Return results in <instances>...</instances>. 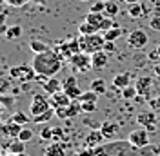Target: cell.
<instances>
[{"mask_svg": "<svg viewBox=\"0 0 160 156\" xmlns=\"http://www.w3.org/2000/svg\"><path fill=\"white\" fill-rule=\"evenodd\" d=\"M95 156H155V145L135 147L129 140H109L93 147Z\"/></svg>", "mask_w": 160, "mask_h": 156, "instance_id": "6da1fadb", "label": "cell"}, {"mask_svg": "<svg viewBox=\"0 0 160 156\" xmlns=\"http://www.w3.org/2000/svg\"><path fill=\"white\" fill-rule=\"evenodd\" d=\"M62 56L55 49H48L44 53H38L35 55V58L31 62V66L35 69L37 76H46V78H51V76H57L62 69Z\"/></svg>", "mask_w": 160, "mask_h": 156, "instance_id": "7a4b0ae2", "label": "cell"}, {"mask_svg": "<svg viewBox=\"0 0 160 156\" xmlns=\"http://www.w3.org/2000/svg\"><path fill=\"white\" fill-rule=\"evenodd\" d=\"M78 44H80V51L93 55V53L104 51L106 38H104V35H102V33H95V35H80Z\"/></svg>", "mask_w": 160, "mask_h": 156, "instance_id": "3957f363", "label": "cell"}, {"mask_svg": "<svg viewBox=\"0 0 160 156\" xmlns=\"http://www.w3.org/2000/svg\"><path fill=\"white\" fill-rule=\"evenodd\" d=\"M9 76L17 82H31L37 78V73L33 66H28V64H20V66H15V67L9 69Z\"/></svg>", "mask_w": 160, "mask_h": 156, "instance_id": "277c9868", "label": "cell"}, {"mask_svg": "<svg viewBox=\"0 0 160 156\" xmlns=\"http://www.w3.org/2000/svg\"><path fill=\"white\" fill-rule=\"evenodd\" d=\"M69 64L75 73H86L88 69H93V66H91V55L89 53H84V51L75 53L69 58Z\"/></svg>", "mask_w": 160, "mask_h": 156, "instance_id": "5b68a950", "label": "cell"}, {"mask_svg": "<svg viewBox=\"0 0 160 156\" xmlns=\"http://www.w3.org/2000/svg\"><path fill=\"white\" fill-rule=\"evenodd\" d=\"M51 109V100L46 98L42 93H35L33 98H31V105H29V113L31 116H38L42 113L49 111Z\"/></svg>", "mask_w": 160, "mask_h": 156, "instance_id": "8992f818", "label": "cell"}, {"mask_svg": "<svg viewBox=\"0 0 160 156\" xmlns=\"http://www.w3.org/2000/svg\"><path fill=\"white\" fill-rule=\"evenodd\" d=\"M137 122H138L140 127H144L148 133H155L157 129L160 127L158 124V116H157V113L155 111H144V113H140L138 116H137Z\"/></svg>", "mask_w": 160, "mask_h": 156, "instance_id": "52a82bcc", "label": "cell"}, {"mask_svg": "<svg viewBox=\"0 0 160 156\" xmlns=\"http://www.w3.org/2000/svg\"><path fill=\"white\" fill-rule=\"evenodd\" d=\"M148 42H149V37H148V33L144 29H131L129 35H128V46H129L131 49H137V51H140V49H144L146 46H148Z\"/></svg>", "mask_w": 160, "mask_h": 156, "instance_id": "ba28073f", "label": "cell"}, {"mask_svg": "<svg viewBox=\"0 0 160 156\" xmlns=\"http://www.w3.org/2000/svg\"><path fill=\"white\" fill-rule=\"evenodd\" d=\"M38 78V82L42 84V89H44V93L46 95H55V93H58L62 91V80H58V76H51V78H46V76H37Z\"/></svg>", "mask_w": 160, "mask_h": 156, "instance_id": "9c48e42d", "label": "cell"}, {"mask_svg": "<svg viewBox=\"0 0 160 156\" xmlns=\"http://www.w3.org/2000/svg\"><path fill=\"white\" fill-rule=\"evenodd\" d=\"M57 53H58L62 58L69 60L75 53H78L80 51V44H78V38L77 40H68L66 44H60V46H57V49H55Z\"/></svg>", "mask_w": 160, "mask_h": 156, "instance_id": "30bf717a", "label": "cell"}, {"mask_svg": "<svg viewBox=\"0 0 160 156\" xmlns=\"http://www.w3.org/2000/svg\"><path fill=\"white\" fill-rule=\"evenodd\" d=\"M128 140H129L135 147H148L149 145V133H148L144 127H140L137 131H131Z\"/></svg>", "mask_w": 160, "mask_h": 156, "instance_id": "8fae6325", "label": "cell"}, {"mask_svg": "<svg viewBox=\"0 0 160 156\" xmlns=\"http://www.w3.org/2000/svg\"><path fill=\"white\" fill-rule=\"evenodd\" d=\"M71 100L69 96H68V93L62 89V91H58V93H55V95H51V107L57 109V107H69L71 105Z\"/></svg>", "mask_w": 160, "mask_h": 156, "instance_id": "7c38bea8", "label": "cell"}, {"mask_svg": "<svg viewBox=\"0 0 160 156\" xmlns=\"http://www.w3.org/2000/svg\"><path fill=\"white\" fill-rule=\"evenodd\" d=\"M102 144H106V136L102 134L100 129H95V131H89L88 133V138H86V147H98Z\"/></svg>", "mask_w": 160, "mask_h": 156, "instance_id": "4fadbf2b", "label": "cell"}, {"mask_svg": "<svg viewBox=\"0 0 160 156\" xmlns=\"http://www.w3.org/2000/svg\"><path fill=\"white\" fill-rule=\"evenodd\" d=\"M22 127L24 125H18V124H15V122H8V124H2L0 125V133L4 134V136H9V138H18L20 131H22Z\"/></svg>", "mask_w": 160, "mask_h": 156, "instance_id": "5bb4252c", "label": "cell"}, {"mask_svg": "<svg viewBox=\"0 0 160 156\" xmlns=\"http://www.w3.org/2000/svg\"><path fill=\"white\" fill-rule=\"evenodd\" d=\"M151 85H153V80H151L149 76H140L138 80H137V84H135V87H137V91H138V95L148 96V98H149ZM149 100H151V98H149Z\"/></svg>", "mask_w": 160, "mask_h": 156, "instance_id": "9a60e30c", "label": "cell"}, {"mask_svg": "<svg viewBox=\"0 0 160 156\" xmlns=\"http://www.w3.org/2000/svg\"><path fill=\"white\" fill-rule=\"evenodd\" d=\"M113 85L117 89H126L131 85V73H128V71H124V73H118V75H115L113 76Z\"/></svg>", "mask_w": 160, "mask_h": 156, "instance_id": "2e32d148", "label": "cell"}, {"mask_svg": "<svg viewBox=\"0 0 160 156\" xmlns=\"http://www.w3.org/2000/svg\"><path fill=\"white\" fill-rule=\"evenodd\" d=\"M91 66L93 69H104L108 66V53L106 51H98L91 55Z\"/></svg>", "mask_w": 160, "mask_h": 156, "instance_id": "e0dca14e", "label": "cell"}, {"mask_svg": "<svg viewBox=\"0 0 160 156\" xmlns=\"http://www.w3.org/2000/svg\"><path fill=\"white\" fill-rule=\"evenodd\" d=\"M44 156H66L64 145L58 142H51L48 147H44Z\"/></svg>", "mask_w": 160, "mask_h": 156, "instance_id": "ac0fdd59", "label": "cell"}, {"mask_svg": "<svg viewBox=\"0 0 160 156\" xmlns=\"http://www.w3.org/2000/svg\"><path fill=\"white\" fill-rule=\"evenodd\" d=\"M100 131L106 136V140H111V138L118 133V124H115V122H104L100 125Z\"/></svg>", "mask_w": 160, "mask_h": 156, "instance_id": "d6986e66", "label": "cell"}, {"mask_svg": "<svg viewBox=\"0 0 160 156\" xmlns=\"http://www.w3.org/2000/svg\"><path fill=\"white\" fill-rule=\"evenodd\" d=\"M146 15V11H144V6L142 4H128V17L133 20H137V18H142Z\"/></svg>", "mask_w": 160, "mask_h": 156, "instance_id": "ffe728a7", "label": "cell"}, {"mask_svg": "<svg viewBox=\"0 0 160 156\" xmlns=\"http://www.w3.org/2000/svg\"><path fill=\"white\" fill-rule=\"evenodd\" d=\"M24 151H26V142H22L20 138H13L9 144V153L15 156H20L24 154Z\"/></svg>", "mask_w": 160, "mask_h": 156, "instance_id": "44dd1931", "label": "cell"}, {"mask_svg": "<svg viewBox=\"0 0 160 156\" xmlns=\"http://www.w3.org/2000/svg\"><path fill=\"white\" fill-rule=\"evenodd\" d=\"M104 18H106V15L104 13H88L86 15V22H89L91 26H95L97 29H98V33H100V26H102V22H104Z\"/></svg>", "mask_w": 160, "mask_h": 156, "instance_id": "7402d4cb", "label": "cell"}, {"mask_svg": "<svg viewBox=\"0 0 160 156\" xmlns=\"http://www.w3.org/2000/svg\"><path fill=\"white\" fill-rule=\"evenodd\" d=\"M89 89L91 91H95L97 95H104V93L108 91V84H106L104 78H95V80L89 84Z\"/></svg>", "mask_w": 160, "mask_h": 156, "instance_id": "603a6c76", "label": "cell"}, {"mask_svg": "<svg viewBox=\"0 0 160 156\" xmlns=\"http://www.w3.org/2000/svg\"><path fill=\"white\" fill-rule=\"evenodd\" d=\"M118 4L117 2H113V0H106V9H104V15L106 17H111V18H115L117 15H118Z\"/></svg>", "mask_w": 160, "mask_h": 156, "instance_id": "cb8c5ba5", "label": "cell"}, {"mask_svg": "<svg viewBox=\"0 0 160 156\" xmlns=\"http://www.w3.org/2000/svg\"><path fill=\"white\" fill-rule=\"evenodd\" d=\"M29 47L31 51L35 53V55H38V53H44V51H48V49H51L46 42H42V40H31L29 42Z\"/></svg>", "mask_w": 160, "mask_h": 156, "instance_id": "d4e9b609", "label": "cell"}, {"mask_svg": "<svg viewBox=\"0 0 160 156\" xmlns=\"http://www.w3.org/2000/svg\"><path fill=\"white\" fill-rule=\"evenodd\" d=\"M102 35H104L106 42H117V38H120V35H122V29H120V26H118V27H113L109 31H104Z\"/></svg>", "mask_w": 160, "mask_h": 156, "instance_id": "484cf974", "label": "cell"}, {"mask_svg": "<svg viewBox=\"0 0 160 156\" xmlns=\"http://www.w3.org/2000/svg\"><path fill=\"white\" fill-rule=\"evenodd\" d=\"M55 116V109L51 107L49 111H46V113H42L38 116H31V120L35 122V124H44V122H49L51 118Z\"/></svg>", "mask_w": 160, "mask_h": 156, "instance_id": "4316f807", "label": "cell"}, {"mask_svg": "<svg viewBox=\"0 0 160 156\" xmlns=\"http://www.w3.org/2000/svg\"><path fill=\"white\" fill-rule=\"evenodd\" d=\"M78 31H80V35H95V33H98V29L95 26H91L89 22H86V20L78 26Z\"/></svg>", "mask_w": 160, "mask_h": 156, "instance_id": "83f0119b", "label": "cell"}, {"mask_svg": "<svg viewBox=\"0 0 160 156\" xmlns=\"http://www.w3.org/2000/svg\"><path fill=\"white\" fill-rule=\"evenodd\" d=\"M120 93H122V98H124V100H135V98L138 96V91H137L135 85H129V87L122 89Z\"/></svg>", "mask_w": 160, "mask_h": 156, "instance_id": "f1b7e54d", "label": "cell"}, {"mask_svg": "<svg viewBox=\"0 0 160 156\" xmlns=\"http://www.w3.org/2000/svg\"><path fill=\"white\" fill-rule=\"evenodd\" d=\"M20 35H22V27L20 26H9V29L6 33V38L15 40V38H20Z\"/></svg>", "mask_w": 160, "mask_h": 156, "instance_id": "f546056e", "label": "cell"}, {"mask_svg": "<svg viewBox=\"0 0 160 156\" xmlns=\"http://www.w3.org/2000/svg\"><path fill=\"white\" fill-rule=\"evenodd\" d=\"M9 120H11V122H15V124H18V125H24V124H28V122H29V118L26 116L24 113H20V111L13 113Z\"/></svg>", "mask_w": 160, "mask_h": 156, "instance_id": "4dcf8cb0", "label": "cell"}, {"mask_svg": "<svg viewBox=\"0 0 160 156\" xmlns=\"http://www.w3.org/2000/svg\"><path fill=\"white\" fill-rule=\"evenodd\" d=\"M66 93H68V96L71 98V100H80V96H82V89L78 87V85H73V87H68V89H64Z\"/></svg>", "mask_w": 160, "mask_h": 156, "instance_id": "1f68e13d", "label": "cell"}, {"mask_svg": "<svg viewBox=\"0 0 160 156\" xmlns=\"http://www.w3.org/2000/svg\"><path fill=\"white\" fill-rule=\"evenodd\" d=\"M113 27H118V24L111 18V17H106V18H104V22H102V26H100V33L109 31V29H113Z\"/></svg>", "mask_w": 160, "mask_h": 156, "instance_id": "d6a6232c", "label": "cell"}, {"mask_svg": "<svg viewBox=\"0 0 160 156\" xmlns=\"http://www.w3.org/2000/svg\"><path fill=\"white\" fill-rule=\"evenodd\" d=\"M98 100V95L95 93V91H84L82 93V96H80V102H97Z\"/></svg>", "mask_w": 160, "mask_h": 156, "instance_id": "836d02e7", "label": "cell"}, {"mask_svg": "<svg viewBox=\"0 0 160 156\" xmlns=\"http://www.w3.org/2000/svg\"><path fill=\"white\" fill-rule=\"evenodd\" d=\"M104 9H106V0L93 2V4H91V7H89L91 13H104Z\"/></svg>", "mask_w": 160, "mask_h": 156, "instance_id": "e575fe53", "label": "cell"}, {"mask_svg": "<svg viewBox=\"0 0 160 156\" xmlns=\"http://www.w3.org/2000/svg\"><path fill=\"white\" fill-rule=\"evenodd\" d=\"M18 138L22 140V142H26V144H28L31 138H33V131H31V127H22V131H20Z\"/></svg>", "mask_w": 160, "mask_h": 156, "instance_id": "d590c367", "label": "cell"}, {"mask_svg": "<svg viewBox=\"0 0 160 156\" xmlns=\"http://www.w3.org/2000/svg\"><path fill=\"white\" fill-rule=\"evenodd\" d=\"M6 6H9V7H24L26 4H29L31 0H2Z\"/></svg>", "mask_w": 160, "mask_h": 156, "instance_id": "8d00e7d4", "label": "cell"}, {"mask_svg": "<svg viewBox=\"0 0 160 156\" xmlns=\"http://www.w3.org/2000/svg\"><path fill=\"white\" fill-rule=\"evenodd\" d=\"M97 102H82V113H95Z\"/></svg>", "mask_w": 160, "mask_h": 156, "instance_id": "74e56055", "label": "cell"}, {"mask_svg": "<svg viewBox=\"0 0 160 156\" xmlns=\"http://www.w3.org/2000/svg\"><path fill=\"white\" fill-rule=\"evenodd\" d=\"M73 85H77V76H75V75H69L66 80H62V89L73 87Z\"/></svg>", "mask_w": 160, "mask_h": 156, "instance_id": "f35d334b", "label": "cell"}, {"mask_svg": "<svg viewBox=\"0 0 160 156\" xmlns=\"http://www.w3.org/2000/svg\"><path fill=\"white\" fill-rule=\"evenodd\" d=\"M149 27L153 31H160V15L151 17V18H149Z\"/></svg>", "mask_w": 160, "mask_h": 156, "instance_id": "ab89813d", "label": "cell"}, {"mask_svg": "<svg viewBox=\"0 0 160 156\" xmlns=\"http://www.w3.org/2000/svg\"><path fill=\"white\" fill-rule=\"evenodd\" d=\"M149 109L151 111H155V113H160V96L151 98L149 100Z\"/></svg>", "mask_w": 160, "mask_h": 156, "instance_id": "60d3db41", "label": "cell"}, {"mask_svg": "<svg viewBox=\"0 0 160 156\" xmlns=\"http://www.w3.org/2000/svg\"><path fill=\"white\" fill-rule=\"evenodd\" d=\"M40 138H42V140H51V138H53V129H51V127H44V129L40 131Z\"/></svg>", "mask_w": 160, "mask_h": 156, "instance_id": "b9f144b4", "label": "cell"}, {"mask_svg": "<svg viewBox=\"0 0 160 156\" xmlns=\"http://www.w3.org/2000/svg\"><path fill=\"white\" fill-rule=\"evenodd\" d=\"M55 115H57L58 118H64V120L69 118V115H68V107H57L55 109Z\"/></svg>", "mask_w": 160, "mask_h": 156, "instance_id": "7bdbcfd3", "label": "cell"}, {"mask_svg": "<svg viewBox=\"0 0 160 156\" xmlns=\"http://www.w3.org/2000/svg\"><path fill=\"white\" fill-rule=\"evenodd\" d=\"M148 58H149L151 62H155V64H158V62H160L158 51H157V49H155V51H149V53H148Z\"/></svg>", "mask_w": 160, "mask_h": 156, "instance_id": "ee69618b", "label": "cell"}, {"mask_svg": "<svg viewBox=\"0 0 160 156\" xmlns=\"http://www.w3.org/2000/svg\"><path fill=\"white\" fill-rule=\"evenodd\" d=\"M77 156H95V153H93V147H84V149H82Z\"/></svg>", "mask_w": 160, "mask_h": 156, "instance_id": "f6af8a7d", "label": "cell"}, {"mask_svg": "<svg viewBox=\"0 0 160 156\" xmlns=\"http://www.w3.org/2000/svg\"><path fill=\"white\" fill-rule=\"evenodd\" d=\"M117 49V46H115V42H106V46H104V51L109 55V53H113Z\"/></svg>", "mask_w": 160, "mask_h": 156, "instance_id": "bcb514c9", "label": "cell"}, {"mask_svg": "<svg viewBox=\"0 0 160 156\" xmlns=\"http://www.w3.org/2000/svg\"><path fill=\"white\" fill-rule=\"evenodd\" d=\"M8 29H9V27H8V24L0 26V35H4V37H6V33H8Z\"/></svg>", "mask_w": 160, "mask_h": 156, "instance_id": "7dc6e473", "label": "cell"}, {"mask_svg": "<svg viewBox=\"0 0 160 156\" xmlns=\"http://www.w3.org/2000/svg\"><path fill=\"white\" fill-rule=\"evenodd\" d=\"M6 20H8V15H6V13H0V26H4Z\"/></svg>", "mask_w": 160, "mask_h": 156, "instance_id": "c3c4849f", "label": "cell"}, {"mask_svg": "<svg viewBox=\"0 0 160 156\" xmlns=\"http://www.w3.org/2000/svg\"><path fill=\"white\" fill-rule=\"evenodd\" d=\"M33 4H37V6H46L48 4V0H31Z\"/></svg>", "mask_w": 160, "mask_h": 156, "instance_id": "681fc988", "label": "cell"}, {"mask_svg": "<svg viewBox=\"0 0 160 156\" xmlns=\"http://www.w3.org/2000/svg\"><path fill=\"white\" fill-rule=\"evenodd\" d=\"M155 75L160 76V62H158V64H155Z\"/></svg>", "mask_w": 160, "mask_h": 156, "instance_id": "f907efd6", "label": "cell"}, {"mask_svg": "<svg viewBox=\"0 0 160 156\" xmlns=\"http://www.w3.org/2000/svg\"><path fill=\"white\" fill-rule=\"evenodd\" d=\"M124 2H126V4H138L140 0H124Z\"/></svg>", "mask_w": 160, "mask_h": 156, "instance_id": "816d5d0a", "label": "cell"}, {"mask_svg": "<svg viewBox=\"0 0 160 156\" xmlns=\"http://www.w3.org/2000/svg\"><path fill=\"white\" fill-rule=\"evenodd\" d=\"M0 122H2V105H0Z\"/></svg>", "mask_w": 160, "mask_h": 156, "instance_id": "f5cc1de1", "label": "cell"}, {"mask_svg": "<svg viewBox=\"0 0 160 156\" xmlns=\"http://www.w3.org/2000/svg\"><path fill=\"white\" fill-rule=\"evenodd\" d=\"M157 51H158V55H160V46H158V47H157Z\"/></svg>", "mask_w": 160, "mask_h": 156, "instance_id": "db71d44e", "label": "cell"}, {"mask_svg": "<svg viewBox=\"0 0 160 156\" xmlns=\"http://www.w3.org/2000/svg\"><path fill=\"white\" fill-rule=\"evenodd\" d=\"M80 2H89V0H80Z\"/></svg>", "mask_w": 160, "mask_h": 156, "instance_id": "11a10c76", "label": "cell"}, {"mask_svg": "<svg viewBox=\"0 0 160 156\" xmlns=\"http://www.w3.org/2000/svg\"><path fill=\"white\" fill-rule=\"evenodd\" d=\"M158 124H160V116H158Z\"/></svg>", "mask_w": 160, "mask_h": 156, "instance_id": "9f6ffc18", "label": "cell"}, {"mask_svg": "<svg viewBox=\"0 0 160 156\" xmlns=\"http://www.w3.org/2000/svg\"><path fill=\"white\" fill-rule=\"evenodd\" d=\"M20 156H24V154H20Z\"/></svg>", "mask_w": 160, "mask_h": 156, "instance_id": "6f0895ef", "label": "cell"}]
</instances>
